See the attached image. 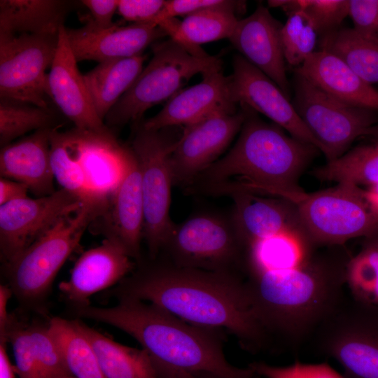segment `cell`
I'll use <instances>...</instances> for the list:
<instances>
[{
    "label": "cell",
    "instance_id": "cell-1",
    "mask_svg": "<svg viewBox=\"0 0 378 378\" xmlns=\"http://www.w3.org/2000/svg\"><path fill=\"white\" fill-rule=\"evenodd\" d=\"M136 265L111 296L148 302L191 324L227 330L250 352L270 345L243 276L178 267L160 257Z\"/></svg>",
    "mask_w": 378,
    "mask_h": 378
},
{
    "label": "cell",
    "instance_id": "cell-2",
    "mask_svg": "<svg viewBox=\"0 0 378 378\" xmlns=\"http://www.w3.org/2000/svg\"><path fill=\"white\" fill-rule=\"evenodd\" d=\"M78 317L113 326L134 338L148 354L159 378L212 374L224 378H256L249 366H234L223 351L222 329L186 322L150 302L124 298L109 307L75 308Z\"/></svg>",
    "mask_w": 378,
    "mask_h": 378
},
{
    "label": "cell",
    "instance_id": "cell-3",
    "mask_svg": "<svg viewBox=\"0 0 378 378\" xmlns=\"http://www.w3.org/2000/svg\"><path fill=\"white\" fill-rule=\"evenodd\" d=\"M241 107L247 114L234 145L200 173L190 189L216 196L241 192L274 196L298 204L307 195L299 184L300 177L321 151Z\"/></svg>",
    "mask_w": 378,
    "mask_h": 378
},
{
    "label": "cell",
    "instance_id": "cell-4",
    "mask_svg": "<svg viewBox=\"0 0 378 378\" xmlns=\"http://www.w3.org/2000/svg\"><path fill=\"white\" fill-rule=\"evenodd\" d=\"M344 245L327 246L301 265L245 276L260 321L274 335L297 344L313 333L344 298L350 260Z\"/></svg>",
    "mask_w": 378,
    "mask_h": 378
},
{
    "label": "cell",
    "instance_id": "cell-5",
    "mask_svg": "<svg viewBox=\"0 0 378 378\" xmlns=\"http://www.w3.org/2000/svg\"><path fill=\"white\" fill-rule=\"evenodd\" d=\"M130 150V146L120 144L110 128L100 132L54 129L50 134L55 178L62 188L102 213L122 176Z\"/></svg>",
    "mask_w": 378,
    "mask_h": 378
},
{
    "label": "cell",
    "instance_id": "cell-6",
    "mask_svg": "<svg viewBox=\"0 0 378 378\" xmlns=\"http://www.w3.org/2000/svg\"><path fill=\"white\" fill-rule=\"evenodd\" d=\"M152 49L148 64L106 116L108 127L140 122L146 111L167 102L192 77L222 66L218 57L195 55L172 38L154 43Z\"/></svg>",
    "mask_w": 378,
    "mask_h": 378
},
{
    "label": "cell",
    "instance_id": "cell-7",
    "mask_svg": "<svg viewBox=\"0 0 378 378\" xmlns=\"http://www.w3.org/2000/svg\"><path fill=\"white\" fill-rule=\"evenodd\" d=\"M101 214L83 204L15 258L4 264L8 286L22 304L35 307L46 298L59 270L78 246L85 230Z\"/></svg>",
    "mask_w": 378,
    "mask_h": 378
},
{
    "label": "cell",
    "instance_id": "cell-8",
    "mask_svg": "<svg viewBox=\"0 0 378 378\" xmlns=\"http://www.w3.org/2000/svg\"><path fill=\"white\" fill-rule=\"evenodd\" d=\"M171 128L158 130L134 125L130 148L139 163L144 200V239L149 259H155L169 239L175 225L169 215L173 185L170 156L179 138Z\"/></svg>",
    "mask_w": 378,
    "mask_h": 378
},
{
    "label": "cell",
    "instance_id": "cell-9",
    "mask_svg": "<svg viewBox=\"0 0 378 378\" xmlns=\"http://www.w3.org/2000/svg\"><path fill=\"white\" fill-rule=\"evenodd\" d=\"M297 206L306 232L318 247L344 245L378 231V214L367 200L365 190L354 184L340 183L307 193Z\"/></svg>",
    "mask_w": 378,
    "mask_h": 378
},
{
    "label": "cell",
    "instance_id": "cell-10",
    "mask_svg": "<svg viewBox=\"0 0 378 378\" xmlns=\"http://www.w3.org/2000/svg\"><path fill=\"white\" fill-rule=\"evenodd\" d=\"M244 255L230 218L200 215L175 226L158 257L178 267L243 276Z\"/></svg>",
    "mask_w": 378,
    "mask_h": 378
},
{
    "label": "cell",
    "instance_id": "cell-11",
    "mask_svg": "<svg viewBox=\"0 0 378 378\" xmlns=\"http://www.w3.org/2000/svg\"><path fill=\"white\" fill-rule=\"evenodd\" d=\"M292 104L320 144L327 162L344 155L378 122L377 111L340 101L297 73Z\"/></svg>",
    "mask_w": 378,
    "mask_h": 378
},
{
    "label": "cell",
    "instance_id": "cell-12",
    "mask_svg": "<svg viewBox=\"0 0 378 378\" xmlns=\"http://www.w3.org/2000/svg\"><path fill=\"white\" fill-rule=\"evenodd\" d=\"M316 330L320 351L348 378H378V307L344 298Z\"/></svg>",
    "mask_w": 378,
    "mask_h": 378
},
{
    "label": "cell",
    "instance_id": "cell-13",
    "mask_svg": "<svg viewBox=\"0 0 378 378\" xmlns=\"http://www.w3.org/2000/svg\"><path fill=\"white\" fill-rule=\"evenodd\" d=\"M57 43L58 34H0V98L48 109L46 71Z\"/></svg>",
    "mask_w": 378,
    "mask_h": 378
},
{
    "label": "cell",
    "instance_id": "cell-14",
    "mask_svg": "<svg viewBox=\"0 0 378 378\" xmlns=\"http://www.w3.org/2000/svg\"><path fill=\"white\" fill-rule=\"evenodd\" d=\"M82 200L60 188L52 194L29 197L0 206V253L7 263L42 237L62 218L78 211Z\"/></svg>",
    "mask_w": 378,
    "mask_h": 378
},
{
    "label": "cell",
    "instance_id": "cell-15",
    "mask_svg": "<svg viewBox=\"0 0 378 378\" xmlns=\"http://www.w3.org/2000/svg\"><path fill=\"white\" fill-rule=\"evenodd\" d=\"M246 110L222 113L184 127L170 156L173 184L189 186L218 160L246 118Z\"/></svg>",
    "mask_w": 378,
    "mask_h": 378
},
{
    "label": "cell",
    "instance_id": "cell-16",
    "mask_svg": "<svg viewBox=\"0 0 378 378\" xmlns=\"http://www.w3.org/2000/svg\"><path fill=\"white\" fill-rule=\"evenodd\" d=\"M230 76L234 100L265 115L290 136L315 146H321L297 113L292 102L282 90L266 74L236 55Z\"/></svg>",
    "mask_w": 378,
    "mask_h": 378
},
{
    "label": "cell",
    "instance_id": "cell-17",
    "mask_svg": "<svg viewBox=\"0 0 378 378\" xmlns=\"http://www.w3.org/2000/svg\"><path fill=\"white\" fill-rule=\"evenodd\" d=\"M143 227L141 172L130 148L122 176L108 207L92 222L89 228L92 233L118 243L137 264L143 260L141 253Z\"/></svg>",
    "mask_w": 378,
    "mask_h": 378
},
{
    "label": "cell",
    "instance_id": "cell-18",
    "mask_svg": "<svg viewBox=\"0 0 378 378\" xmlns=\"http://www.w3.org/2000/svg\"><path fill=\"white\" fill-rule=\"evenodd\" d=\"M237 105L230 77L224 75L219 66L203 74L200 83L182 89L156 115L140 122L153 130L186 127L218 113H235Z\"/></svg>",
    "mask_w": 378,
    "mask_h": 378
},
{
    "label": "cell",
    "instance_id": "cell-19",
    "mask_svg": "<svg viewBox=\"0 0 378 378\" xmlns=\"http://www.w3.org/2000/svg\"><path fill=\"white\" fill-rule=\"evenodd\" d=\"M69 46L77 62L107 60L142 54L166 33L154 23H132L120 26L113 23L101 27L90 17L82 27L66 28Z\"/></svg>",
    "mask_w": 378,
    "mask_h": 378
},
{
    "label": "cell",
    "instance_id": "cell-20",
    "mask_svg": "<svg viewBox=\"0 0 378 378\" xmlns=\"http://www.w3.org/2000/svg\"><path fill=\"white\" fill-rule=\"evenodd\" d=\"M69 46L66 27L58 34L54 60L46 78V95L75 127L90 131H104L108 127L98 116L87 85L77 66Z\"/></svg>",
    "mask_w": 378,
    "mask_h": 378
},
{
    "label": "cell",
    "instance_id": "cell-21",
    "mask_svg": "<svg viewBox=\"0 0 378 378\" xmlns=\"http://www.w3.org/2000/svg\"><path fill=\"white\" fill-rule=\"evenodd\" d=\"M132 260L118 243L104 239L78 258L59 288L74 308L89 305L93 294L117 285L134 271L136 263Z\"/></svg>",
    "mask_w": 378,
    "mask_h": 378
},
{
    "label": "cell",
    "instance_id": "cell-22",
    "mask_svg": "<svg viewBox=\"0 0 378 378\" xmlns=\"http://www.w3.org/2000/svg\"><path fill=\"white\" fill-rule=\"evenodd\" d=\"M282 25L267 8L260 5L251 15L239 20L229 40L239 55L271 78L290 98L280 38Z\"/></svg>",
    "mask_w": 378,
    "mask_h": 378
},
{
    "label": "cell",
    "instance_id": "cell-23",
    "mask_svg": "<svg viewBox=\"0 0 378 378\" xmlns=\"http://www.w3.org/2000/svg\"><path fill=\"white\" fill-rule=\"evenodd\" d=\"M231 197L234 204L230 219L245 249L256 241L281 233L307 234L297 204L290 200L246 192Z\"/></svg>",
    "mask_w": 378,
    "mask_h": 378
},
{
    "label": "cell",
    "instance_id": "cell-24",
    "mask_svg": "<svg viewBox=\"0 0 378 378\" xmlns=\"http://www.w3.org/2000/svg\"><path fill=\"white\" fill-rule=\"evenodd\" d=\"M53 130H37L1 147V177L26 184L37 197L55 192L50 159V134Z\"/></svg>",
    "mask_w": 378,
    "mask_h": 378
},
{
    "label": "cell",
    "instance_id": "cell-25",
    "mask_svg": "<svg viewBox=\"0 0 378 378\" xmlns=\"http://www.w3.org/2000/svg\"><path fill=\"white\" fill-rule=\"evenodd\" d=\"M297 73L332 97L378 111V90L363 80L342 59L321 49L310 54Z\"/></svg>",
    "mask_w": 378,
    "mask_h": 378
},
{
    "label": "cell",
    "instance_id": "cell-26",
    "mask_svg": "<svg viewBox=\"0 0 378 378\" xmlns=\"http://www.w3.org/2000/svg\"><path fill=\"white\" fill-rule=\"evenodd\" d=\"M246 2L231 1L230 4L206 8L179 20L176 18L160 22L158 25L167 36L181 44L190 53L198 56L207 54L200 45L230 38L239 21L236 13L244 10Z\"/></svg>",
    "mask_w": 378,
    "mask_h": 378
},
{
    "label": "cell",
    "instance_id": "cell-27",
    "mask_svg": "<svg viewBox=\"0 0 378 378\" xmlns=\"http://www.w3.org/2000/svg\"><path fill=\"white\" fill-rule=\"evenodd\" d=\"M69 10L62 0H1L0 34L57 35Z\"/></svg>",
    "mask_w": 378,
    "mask_h": 378
},
{
    "label": "cell",
    "instance_id": "cell-28",
    "mask_svg": "<svg viewBox=\"0 0 378 378\" xmlns=\"http://www.w3.org/2000/svg\"><path fill=\"white\" fill-rule=\"evenodd\" d=\"M317 248L307 234L302 233L285 232L256 241L245 249L243 274L245 277L298 267Z\"/></svg>",
    "mask_w": 378,
    "mask_h": 378
},
{
    "label": "cell",
    "instance_id": "cell-29",
    "mask_svg": "<svg viewBox=\"0 0 378 378\" xmlns=\"http://www.w3.org/2000/svg\"><path fill=\"white\" fill-rule=\"evenodd\" d=\"M145 55L99 62L84 76L94 109L104 121L143 70Z\"/></svg>",
    "mask_w": 378,
    "mask_h": 378
},
{
    "label": "cell",
    "instance_id": "cell-30",
    "mask_svg": "<svg viewBox=\"0 0 378 378\" xmlns=\"http://www.w3.org/2000/svg\"><path fill=\"white\" fill-rule=\"evenodd\" d=\"M74 321L90 341L105 378H159L145 350L118 343L81 321Z\"/></svg>",
    "mask_w": 378,
    "mask_h": 378
},
{
    "label": "cell",
    "instance_id": "cell-31",
    "mask_svg": "<svg viewBox=\"0 0 378 378\" xmlns=\"http://www.w3.org/2000/svg\"><path fill=\"white\" fill-rule=\"evenodd\" d=\"M321 46L342 59L366 83L378 86V38L353 28H340L322 37Z\"/></svg>",
    "mask_w": 378,
    "mask_h": 378
},
{
    "label": "cell",
    "instance_id": "cell-32",
    "mask_svg": "<svg viewBox=\"0 0 378 378\" xmlns=\"http://www.w3.org/2000/svg\"><path fill=\"white\" fill-rule=\"evenodd\" d=\"M312 174L321 181L358 186L378 184V141L349 149L340 158L315 168Z\"/></svg>",
    "mask_w": 378,
    "mask_h": 378
},
{
    "label": "cell",
    "instance_id": "cell-33",
    "mask_svg": "<svg viewBox=\"0 0 378 378\" xmlns=\"http://www.w3.org/2000/svg\"><path fill=\"white\" fill-rule=\"evenodd\" d=\"M48 325L72 377L105 378L90 341L74 320L53 317Z\"/></svg>",
    "mask_w": 378,
    "mask_h": 378
},
{
    "label": "cell",
    "instance_id": "cell-34",
    "mask_svg": "<svg viewBox=\"0 0 378 378\" xmlns=\"http://www.w3.org/2000/svg\"><path fill=\"white\" fill-rule=\"evenodd\" d=\"M57 119L49 108L0 98V145L4 147L27 132L55 129Z\"/></svg>",
    "mask_w": 378,
    "mask_h": 378
},
{
    "label": "cell",
    "instance_id": "cell-35",
    "mask_svg": "<svg viewBox=\"0 0 378 378\" xmlns=\"http://www.w3.org/2000/svg\"><path fill=\"white\" fill-rule=\"evenodd\" d=\"M346 284L352 298L365 305L378 307V247L363 243L346 267Z\"/></svg>",
    "mask_w": 378,
    "mask_h": 378
},
{
    "label": "cell",
    "instance_id": "cell-36",
    "mask_svg": "<svg viewBox=\"0 0 378 378\" xmlns=\"http://www.w3.org/2000/svg\"><path fill=\"white\" fill-rule=\"evenodd\" d=\"M280 31L286 62L297 68L315 50L318 34L312 19L302 10L287 14Z\"/></svg>",
    "mask_w": 378,
    "mask_h": 378
},
{
    "label": "cell",
    "instance_id": "cell-37",
    "mask_svg": "<svg viewBox=\"0 0 378 378\" xmlns=\"http://www.w3.org/2000/svg\"><path fill=\"white\" fill-rule=\"evenodd\" d=\"M267 3L270 7L281 8L286 14L304 11L321 38L340 29L349 15V0H270Z\"/></svg>",
    "mask_w": 378,
    "mask_h": 378
},
{
    "label": "cell",
    "instance_id": "cell-38",
    "mask_svg": "<svg viewBox=\"0 0 378 378\" xmlns=\"http://www.w3.org/2000/svg\"><path fill=\"white\" fill-rule=\"evenodd\" d=\"M0 342L10 343L15 361L14 368L19 378H41L29 325H24L11 316Z\"/></svg>",
    "mask_w": 378,
    "mask_h": 378
},
{
    "label": "cell",
    "instance_id": "cell-39",
    "mask_svg": "<svg viewBox=\"0 0 378 378\" xmlns=\"http://www.w3.org/2000/svg\"><path fill=\"white\" fill-rule=\"evenodd\" d=\"M29 328L41 378L71 376L48 325L32 324Z\"/></svg>",
    "mask_w": 378,
    "mask_h": 378
},
{
    "label": "cell",
    "instance_id": "cell-40",
    "mask_svg": "<svg viewBox=\"0 0 378 378\" xmlns=\"http://www.w3.org/2000/svg\"><path fill=\"white\" fill-rule=\"evenodd\" d=\"M263 378H344L326 363L304 364L295 362L288 366H274L264 362L248 365Z\"/></svg>",
    "mask_w": 378,
    "mask_h": 378
},
{
    "label": "cell",
    "instance_id": "cell-41",
    "mask_svg": "<svg viewBox=\"0 0 378 378\" xmlns=\"http://www.w3.org/2000/svg\"><path fill=\"white\" fill-rule=\"evenodd\" d=\"M349 16L356 31L378 38V0H349Z\"/></svg>",
    "mask_w": 378,
    "mask_h": 378
},
{
    "label": "cell",
    "instance_id": "cell-42",
    "mask_svg": "<svg viewBox=\"0 0 378 378\" xmlns=\"http://www.w3.org/2000/svg\"><path fill=\"white\" fill-rule=\"evenodd\" d=\"M162 0H120L118 13L132 23H153L165 4Z\"/></svg>",
    "mask_w": 378,
    "mask_h": 378
},
{
    "label": "cell",
    "instance_id": "cell-43",
    "mask_svg": "<svg viewBox=\"0 0 378 378\" xmlns=\"http://www.w3.org/2000/svg\"><path fill=\"white\" fill-rule=\"evenodd\" d=\"M227 0H170L165 4L153 23L157 24L162 20L183 16L184 18L197 11L230 3Z\"/></svg>",
    "mask_w": 378,
    "mask_h": 378
},
{
    "label": "cell",
    "instance_id": "cell-44",
    "mask_svg": "<svg viewBox=\"0 0 378 378\" xmlns=\"http://www.w3.org/2000/svg\"><path fill=\"white\" fill-rule=\"evenodd\" d=\"M81 3L89 10L91 19L97 26L105 28L113 24L112 19L118 9V1L83 0Z\"/></svg>",
    "mask_w": 378,
    "mask_h": 378
},
{
    "label": "cell",
    "instance_id": "cell-45",
    "mask_svg": "<svg viewBox=\"0 0 378 378\" xmlns=\"http://www.w3.org/2000/svg\"><path fill=\"white\" fill-rule=\"evenodd\" d=\"M28 186L21 182L1 177L0 205L27 197Z\"/></svg>",
    "mask_w": 378,
    "mask_h": 378
},
{
    "label": "cell",
    "instance_id": "cell-46",
    "mask_svg": "<svg viewBox=\"0 0 378 378\" xmlns=\"http://www.w3.org/2000/svg\"><path fill=\"white\" fill-rule=\"evenodd\" d=\"M13 295V291L8 285L0 286V338L4 335L11 318L8 313L7 306Z\"/></svg>",
    "mask_w": 378,
    "mask_h": 378
},
{
    "label": "cell",
    "instance_id": "cell-47",
    "mask_svg": "<svg viewBox=\"0 0 378 378\" xmlns=\"http://www.w3.org/2000/svg\"><path fill=\"white\" fill-rule=\"evenodd\" d=\"M6 344L0 342V378H15L16 373L8 356Z\"/></svg>",
    "mask_w": 378,
    "mask_h": 378
},
{
    "label": "cell",
    "instance_id": "cell-48",
    "mask_svg": "<svg viewBox=\"0 0 378 378\" xmlns=\"http://www.w3.org/2000/svg\"><path fill=\"white\" fill-rule=\"evenodd\" d=\"M365 196L372 210L378 214V184L369 186Z\"/></svg>",
    "mask_w": 378,
    "mask_h": 378
},
{
    "label": "cell",
    "instance_id": "cell-49",
    "mask_svg": "<svg viewBox=\"0 0 378 378\" xmlns=\"http://www.w3.org/2000/svg\"><path fill=\"white\" fill-rule=\"evenodd\" d=\"M365 136H368L374 141H378V122L368 131Z\"/></svg>",
    "mask_w": 378,
    "mask_h": 378
},
{
    "label": "cell",
    "instance_id": "cell-50",
    "mask_svg": "<svg viewBox=\"0 0 378 378\" xmlns=\"http://www.w3.org/2000/svg\"><path fill=\"white\" fill-rule=\"evenodd\" d=\"M364 239L363 243L372 244L378 247V231L372 235Z\"/></svg>",
    "mask_w": 378,
    "mask_h": 378
},
{
    "label": "cell",
    "instance_id": "cell-51",
    "mask_svg": "<svg viewBox=\"0 0 378 378\" xmlns=\"http://www.w3.org/2000/svg\"><path fill=\"white\" fill-rule=\"evenodd\" d=\"M182 378H224V377L212 374L202 373V374H192V375L186 376Z\"/></svg>",
    "mask_w": 378,
    "mask_h": 378
},
{
    "label": "cell",
    "instance_id": "cell-52",
    "mask_svg": "<svg viewBox=\"0 0 378 378\" xmlns=\"http://www.w3.org/2000/svg\"><path fill=\"white\" fill-rule=\"evenodd\" d=\"M64 378H75V377H74L72 376H69V377H64Z\"/></svg>",
    "mask_w": 378,
    "mask_h": 378
}]
</instances>
